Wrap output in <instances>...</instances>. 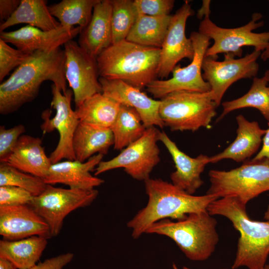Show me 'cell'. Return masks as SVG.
Instances as JSON below:
<instances>
[{"label": "cell", "mask_w": 269, "mask_h": 269, "mask_svg": "<svg viewBox=\"0 0 269 269\" xmlns=\"http://www.w3.org/2000/svg\"><path fill=\"white\" fill-rule=\"evenodd\" d=\"M194 14L187 1L172 15L162 45L160 48V65L158 77L167 78L178 63L184 58L192 60L194 50L190 38L185 35L188 18Z\"/></svg>", "instance_id": "15"}, {"label": "cell", "mask_w": 269, "mask_h": 269, "mask_svg": "<svg viewBox=\"0 0 269 269\" xmlns=\"http://www.w3.org/2000/svg\"><path fill=\"white\" fill-rule=\"evenodd\" d=\"M172 15L152 16L138 14L126 40L137 44L160 48Z\"/></svg>", "instance_id": "28"}, {"label": "cell", "mask_w": 269, "mask_h": 269, "mask_svg": "<svg viewBox=\"0 0 269 269\" xmlns=\"http://www.w3.org/2000/svg\"><path fill=\"white\" fill-rule=\"evenodd\" d=\"M98 193L95 189H65L47 184L44 191L34 196L28 205L45 220L52 237H55L60 232L65 218L77 209L90 205Z\"/></svg>", "instance_id": "9"}, {"label": "cell", "mask_w": 269, "mask_h": 269, "mask_svg": "<svg viewBox=\"0 0 269 269\" xmlns=\"http://www.w3.org/2000/svg\"><path fill=\"white\" fill-rule=\"evenodd\" d=\"M173 0H134V4L137 14L152 16L170 15Z\"/></svg>", "instance_id": "36"}, {"label": "cell", "mask_w": 269, "mask_h": 269, "mask_svg": "<svg viewBox=\"0 0 269 269\" xmlns=\"http://www.w3.org/2000/svg\"><path fill=\"white\" fill-rule=\"evenodd\" d=\"M79 26L68 28L60 25L51 31H43L27 25L12 31H1L0 39L17 49L30 54L37 51H51L80 34Z\"/></svg>", "instance_id": "16"}, {"label": "cell", "mask_w": 269, "mask_h": 269, "mask_svg": "<svg viewBox=\"0 0 269 269\" xmlns=\"http://www.w3.org/2000/svg\"><path fill=\"white\" fill-rule=\"evenodd\" d=\"M47 239L38 236L16 240L0 241V258L12 262L18 269H28L39 261Z\"/></svg>", "instance_id": "25"}, {"label": "cell", "mask_w": 269, "mask_h": 269, "mask_svg": "<svg viewBox=\"0 0 269 269\" xmlns=\"http://www.w3.org/2000/svg\"><path fill=\"white\" fill-rule=\"evenodd\" d=\"M210 0L203 1L202 6L197 12V17L198 18L202 19L203 16H204L206 13L210 11Z\"/></svg>", "instance_id": "41"}, {"label": "cell", "mask_w": 269, "mask_h": 269, "mask_svg": "<svg viewBox=\"0 0 269 269\" xmlns=\"http://www.w3.org/2000/svg\"><path fill=\"white\" fill-rule=\"evenodd\" d=\"M209 176L210 186L206 194L219 198L235 197L246 205L269 191V162L266 159L251 160L228 171L211 170Z\"/></svg>", "instance_id": "7"}, {"label": "cell", "mask_w": 269, "mask_h": 269, "mask_svg": "<svg viewBox=\"0 0 269 269\" xmlns=\"http://www.w3.org/2000/svg\"><path fill=\"white\" fill-rule=\"evenodd\" d=\"M33 197L28 191L18 187L0 186V207L28 205Z\"/></svg>", "instance_id": "37"}, {"label": "cell", "mask_w": 269, "mask_h": 269, "mask_svg": "<svg viewBox=\"0 0 269 269\" xmlns=\"http://www.w3.org/2000/svg\"><path fill=\"white\" fill-rule=\"evenodd\" d=\"M159 132L155 127L146 128L141 137L123 149L117 156L101 161L95 169V176L123 168L134 179L144 181L149 178L153 168L160 161L157 144Z\"/></svg>", "instance_id": "10"}, {"label": "cell", "mask_w": 269, "mask_h": 269, "mask_svg": "<svg viewBox=\"0 0 269 269\" xmlns=\"http://www.w3.org/2000/svg\"><path fill=\"white\" fill-rule=\"evenodd\" d=\"M264 76L253 78L249 91L243 96L222 103L223 111L217 121L222 119L229 113L242 108L258 109L266 120L269 122V86Z\"/></svg>", "instance_id": "30"}, {"label": "cell", "mask_w": 269, "mask_h": 269, "mask_svg": "<svg viewBox=\"0 0 269 269\" xmlns=\"http://www.w3.org/2000/svg\"><path fill=\"white\" fill-rule=\"evenodd\" d=\"M21 0H0V19L2 23L8 20L18 7Z\"/></svg>", "instance_id": "39"}, {"label": "cell", "mask_w": 269, "mask_h": 269, "mask_svg": "<svg viewBox=\"0 0 269 269\" xmlns=\"http://www.w3.org/2000/svg\"><path fill=\"white\" fill-rule=\"evenodd\" d=\"M29 55L11 47L0 39V81L13 69L23 63Z\"/></svg>", "instance_id": "34"}, {"label": "cell", "mask_w": 269, "mask_h": 269, "mask_svg": "<svg viewBox=\"0 0 269 269\" xmlns=\"http://www.w3.org/2000/svg\"><path fill=\"white\" fill-rule=\"evenodd\" d=\"M65 76L72 89L76 109L90 97L102 93L96 58L73 40L64 44Z\"/></svg>", "instance_id": "14"}, {"label": "cell", "mask_w": 269, "mask_h": 269, "mask_svg": "<svg viewBox=\"0 0 269 269\" xmlns=\"http://www.w3.org/2000/svg\"><path fill=\"white\" fill-rule=\"evenodd\" d=\"M263 140V146L253 161H261L266 159L269 162V128L266 130Z\"/></svg>", "instance_id": "40"}, {"label": "cell", "mask_w": 269, "mask_h": 269, "mask_svg": "<svg viewBox=\"0 0 269 269\" xmlns=\"http://www.w3.org/2000/svg\"><path fill=\"white\" fill-rule=\"evenodd\" d=\"M103 156L97 154L83 162L66 160L52 164L43 180L47 184H63L71 189H93L104 182L90 173L102 161Z\"/></svg>", "instance_id": "19"}, {"label": "cell", "mask_w": 269, "mask_h": 269, "mask_svg": "<svg viewBox=\"0 0 269 269\" xmlns=\"http://www.w3.org/2000/svg\"><path fill=\"white\" fill-rule=\"evenodd\" d=\"M25 128L19 124L9 129L0 127V162H7Z\"/></svg>", "instance_id": "35"}, {"label": "cell", "mask_w": 269, "mask_h": 269, "mask_svg": "<svg viewBox=\"0 0 269 269\" xmlns=\"http://www.w3.org/2000/svg\"><path fill=\"white\" fill-rule=\"evenodd\" d=\"M102 93L115 100L121 105L134 109L139 114L146 128L165 126L159 113L160 100L149 97L141 90L119 80L99 77Z\"/></svg>", "instance_id": "17"}, {"label": "cell", "mask_w": 269, "mask_h": 269, "mask_svg": "<svg viewBox=\"0 0 269 269\" xmlns=\"http://www.w3.org/2000/svg\"><path fill=\"white\" fill-rule=\"evenodd\" d=\"M111 26L112 43L126 40L138 15L134 0H112Z\"/></svg>", "instance_id": "32"}, {"label": "cell", "mask_w": 269, "mask_h": 269, "mask_svg": "<svg viewBox=\"0 0 269 269\" xmlns=\"http://www.w3.org/2000/svg\"><path fill=\"white\" fill-rule=\"evenodd\" d=\"M112 11L111 0H100L94 7L89 23L79 34L78 43L95 58L112 44Z\"/></svg>", "instance_id": "21"}, {"label": "cell", "mask_w": 269, "mask_h": 269, "mask_svg": "<svg viewBox=\"0 0 269 269\" xmlns=\"http://www.w3.org/2000/svg\"><path fill=\"white\" fill-rule=\"evenodd\" d=\"M146 129L139 114L134 109L121 105L117 117L111 128L114 149L123 150L141 137Z\"/></svg>", "instance_id": "29"}, {"label": "cell", "mask_w": 269, "mask_h": 269, "mask_svg": "<svg viewBox=\"0 0 269 269\" xmlns=\"http://www.w3.org/2000/svg\"><path fill=\"white\" fill-rule=\"evenodd\" d=\"M264 218L267 221L269 222V204L266 211L265 213Z\"/></svg>", "instance_id": "44"}, {"label": "cell", "mask_w": 269, "mask_h": 269, "mask_svg": "<svg viewBox=\"0 0 269 269\" xmlns=\"http://www.w3.org/2000/svg\"><path fill=\"white\" fill-rule=\"evenodd\" d=\"M158 139L165 145L175 164L176 170L170 176L172 183L193 195L203 184L201 174L210 163V157L203 154L196 157L188 156L164 132H159Z\"/></svg>", "instance_id": "20"}, {"label": "cell", "mask_w": 269, "mask_h": 269, "mask_svg": "<svg viewBox=\"0 0 269 269\" xmlns=\"http://www.w3.org/2000/svg\"><path fill=\"white\" fill-rule=\"evenodd\" d=\"M194 50V57L187 66L177 65L172 71V77L166 80L156 79L146 87L154 98L161 99L176 91L185 90L199 92L210 91V86L202 76V66L210 39L199 32L193 31L190 36Z\"/></svg>", "instance_id": "12"}, {"label": "cell", "mask_w": 269, "mask_h": 269, "mask_svg": "<svg viewBox=\"0 0 269 269\" xmlns=\"http://www.w3.org/2000/svg\"><path fill=\"white\" fill-rule=\"evenodd\" d=\"M20 23H27L43 31L54 30L61 25L50 13L44 0H21L13 14L1 23L0 31Z\"/></svg>", "instance_id": "26"}, {"label": "cell", "mask_w": 269, "mask_h": 269, "mask_svg": "<svg viewBox=\"0 0 269 269\" xmlns=\"http://www.w3.org/2000/svg\"><path fill=\"white\" fill-rule=\"evenodd\" d=\"M120 106L115 100L100 93L86 99L75 111L81 123L111 128Z\"/></svg>", "instance_id": "27"}, {"label": "cell", "mask_w": 269, "mask_h": 269, "mask_svg": "<svg viewBox=\"0 0 269 269\" xmlns=\"http://www.w3.org/2000/svg\"><path fill=\"white\" fill-rule=\"evenodd\" d=\"M147 205L140 210L127 223L134 239L145 233L153 224L160 220L184 219L189 214L207 211L209 205L219 198L205 194L195 196L161 179L145 180Z\"/></svg>", "instance_id": "2"}, {"label": "cell", "mask_w": 269, "mask_h": 269, "mask_svg": "<svg viewBox=\"0 0 269 269\" xmlns=\"http://www.w3.org/2000/svg\"><path fill=\"white\" fill-rule=\"evenodd\" d=\"M52 99L51 106L55 110V115L49 119L50 111L43 112L42 117L44 122L41 126L43 133L56 130L59 134V139L54 150L49 157L52 164L60 161L63 159L76 160L72 142L75 132L80 121L75 111L71 107V100L73 93L72 90L67 89L63 94L56 86L51 85Z\"/></svg>", "instance_id": "13"}, {"label": "cell", "mask_w": 269, "mask_h": 269, "mask_svg": "<svg viewBox=\"0 0 269 269\" xmlns=\"http://www.w3.org/2000/svg\"><path fill=\"white\" fill-rule=\"evenodd\" d=\"M259 269H269V265H265V266Z\"/></svg>", "instance_id": "47"}, {"label": "cell", "mask_w": 269, "mask_h": 269, "mask_svg": "<svg viewBox=\"0 0 269 269\" xmlns=\"http://www.w3.org/2000/svg\"><path fill=\"white\" fill-rule=\"evenodd\" d=\"M261 58L264 61L269 59V45L266 49L263 51L262 53H261Z\"/></svg>", "instance_id": "43"}, {"label": "cell", "mask_w": 269, "mask_h": 269, "mask_svg": "<svg viewBox=\"0 0 269 269\" xmlns=\"http://www.w3.org/2000/svg\"><path fill=\"white\" fill-rule=\"evenodd\" d=\"M99 0H62L48 6V9L62 26L72 28L78 25L83 29L89 23L94 7Z\"/></svg>", "instance_id": "31"}, {"label": "cell", "mask_w": 269, "mask_h": 269, "mask_svg": "<svg viewBox=\"0 0 269 269\" xmlns=\"http://www.w3.org/2000/svg\"><path fill=\"white\" fill-rule=\"evenodd\" d=\"M261 55V51L254 50L239 58H236L232 53H225L223 61L205 56L202 66V76L210 86L212 98L217 107L226 91L234 83L256 76L259 69L257 61Z\"/></svg>", "instance_id": "11"}, {"label": "cell", "mask_w": 269, "mask_h": 269, "mask_svg": "<svg viewBox=\"0 0 269 269\" xmlns=\"http://www.w3.org/2000/svg\"><path fill=\"white\" fill-rule=\"evenodd\" d=\"M96 59L100 77L121 80L141 90L158 76L160 48L125 40L112 44Z\"/></svg>", "instance_id": "3"}, {"label": "cell", "mask_w": 269, "mask_h": 269, "mask_svg": "<svg viewBox=\"0 0 269 269\" xmlns=\"http://www.w3.org/2000/svg\"><path fill=\"white\" fill-rule=\"evenodd\" d=\"M246 205L237 197H226L214 200L207 209L212 216L228 219L240 233L232 269L241 267L259 269L266 265L269 255V222L250 219Z\"/></svg>", "instance_id": "4"}, {"label": "cell", "mask_w": 269, "mask_h": 269, "mask_svg": "<svg viewBox=\"0 0 269 269\" xmlns=\"http://www.w3.org/2000/svg\"><path fill=\"white\" fill-rule=\"evenodd\" d=\"M217 107L210 91L180 90L160 99L159 113L164 126L172 131L195 132L210 126Z\"/></svg>", "instance_id": "6"}, {"label": "cell", "mask_w": 269, "mask_h": 269, "mask_svg": "<svg viewBox=\"0 0 269 269\" xmlns=\"http://www.w3.org/2000/svg\"><path fill=\"white\" fill-rule=\"evenodd\" d=\"M7 185L23 188L37 196L44 191L47 184L40 177L23 172L7 162H0V186Z\"/></svg>", "instance_id": "33"}, {"label": "cell", "mask_w": 269, "mask_h": 269, "mask_svg": "<svg viewBox=\"0 0 269 269\" xmlns=\"http://www.w3.org/2000/svg\"><path fill=\"white\" fill-rule=\"evenodd\" d=\"M65 62V51L60 47L51 51H37L30 54L26 60L0 84V114H11L32 101L45 81H52L65 94L67 89Z\"/></svg>", "instance_id": "1"}, {"label": "cell", "mask_w": 269, "mask_h": 269, "mask_svg": "<svg viewBox=\"0 0 269 269\" xmlns=\"http://www.w3.org/2000/svg\"><path fill=\"white\" fill-rule=\"evenodd\" d=\"M236 138L223 151L210 157V163H216L224 159L242 162L258 150L266 130L261 128L257 122L249 121L242 115L236 117Z\"/></svg>", "instance_id": "22"}, {"label": "cell", "mask_w": 269, "mask_h": 269, "mask_svg": "<svg viewBox=\"0 0 269 269\" xmlns=\"http://www.w3.org/2000/svg\"><path fill=\"white\" fill-rule=\"evenodd\" d=\"M264 76L269 83V69L266 71Z\"/></svg>", "instance_id": "45"}, {"label": "cell", "mask_w": 269, "mask_h": 269, "mask_svg": "<svg viewBox=\"0 0 269 269\" xmlns=\"http://www.w3.org/2000/svg\"><path fill=\"white\" fill-rule=\"evenodd\" d=\"M0 269H18L10 261L4 258H0Z\"/></svg>", "instance_id": "42"}, {"label": "cell", "mask_w": 269, "mask_h": 269, "mask_svg": "<svg viewBox=\"0 0 269 269\" xmlns=\"http://www.w3.org/2000/svg\"><path fill=\"white\" fill-rule=\"evenodd\" d=\"M172 268H173V269H178L175 263L172 264ZM182 269H189L186 267H183Z\"/></svg>", "instance_id": "46"}, {"label": "cell", "mask_w": 269, "mask_h": 269, "mask_svg": "<svg viewBox=\"0 0 269 269\" xmlns=\"http://www.w3.org/2000/svg\"><path fill=\"white\" fill-rule=\"evenodd\" d=\"M217 221L207 211L188 214L183 219L160 220L145 233L167 236L172 239L190 260L203 261L214 253L219 240Z\"/></svg>", "instance_id": "5"}, {"label": "cell", "mask_w": 269, "mask_h": 269, "mask_svg": "<svg viewBox=\"0 0 269 269\" xmlns=\"http://www.w3.org/2000/svg\"><path fill=\"white\" fill-rule=\"evenodd\" d=\"M210 11L205 14L199 26V32L213 40V44L206 51L205 57L217 58L220 53H230L239 58L243 53L242 47L253 46L256 50L264 51L269 45V31L256 33L253 31L264 25L258 22L262 15L254 13L246 24L233 28L221 27L210 18Z\"/></svg>", "instance_id": "8"}, {"label": "cell", "mask_w": 269, "mask_h": 269, "mask_svg": "<svg viewBox=\"0 0 269 269\" xmlns=\"http://www.w3.org/2000/svg\"><path fill=\"white\" fill-rule=\"evenodd\" d=\"M7 162L16 168L40 177L46 176L52 163L38 137L23 134Z\"/></svg>", "instance_id": "23"}, {"label": "cell", "mask_w": 269, "mask_h": 269, "mask_svg": "<svg viewBox=\"0 0 269 269\" xmlns=\"http://www.w3.org/2000/svg\"><path fill=\"white\" fill-rule=\"evenodd\" d=\"M0 235L7 241L52 237L46 222L28 205L0 207Z\"/></svg>", "instance_id": "18"}, {"label": "cell", "mask_w": 269, "mask_h": 269, "mask_svg": "<svg viewBox=\"0 0 269 269\" xmlns=\"http://www.w3.org/2000/svg\"><path fill=\"white\" fill-rule=\"evenodd\" d=\"M114 145L111 128L80 122L75 132L72 146L76 160L85 162L97 154H106Z\"/></svg>", "instance_id": "24"}, {"label": "cell", "mask_w": 269, "mask_h": 269, "mask_svg": "<svg viewBox=\"0 0 269 269\" xmlns=\"http://www.w3.org/2000/svg\"><path fill=\"white\" fill-rule=\"evenodd\" d=\"M73 257L72 253L61 254L39 262L28 269H63L72 261Z\"/></svg>", "instance_id": "38"}]
</instances>
